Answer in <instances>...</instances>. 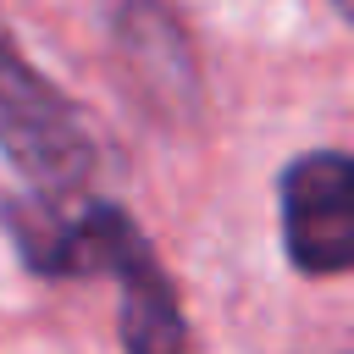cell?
I'll return each mask as SVG.
<instances>
[{
	"label": "cell",
	"mask_w": 354,
	"mask_h": 354,
	"mask_svg": "<svg viewBox=\"0 0 354 354\" xmlns=\"http://www.w3.org/2000/svg\"><path fill=\"white\" fill-rule=\"evenodd\" d=\"M55 205L61 199L44 194L0 205L22 266L33 277H111L122 288V354H188L177 282L166 277L138 221L111 199H88L72 216H61Z\"/></svg>",
	"instance_id": "obj_1"
},
{
	"label": "cell",
	"mask_w": 354,
	"mask_h": 354,
	"mask_svg": "<svg viewBox=\"0 0 354 354\" xmlns=\"http://www.w3.org/2000/svg\"><path fill=\"white\" fill-rule=\"evenodd\" d=\"M0 155L44 199H72L94 177V138L77 105L28 66V55L0 28Z\"/></svg>",
	"instance_id": "obj_2"
},
{
	"label": "cell",
	"mask_w": 354,
	"mask_h": 354,
	"mask_svg": "<svg viewBox=\"0 0 354 354\" xmlns=\"http://www.w3.org/2000/svg\"><path fill=\"white\" fill-rule=\"evenodd\" d=\"M282 243L293 271L343 277L354 266V160L310 149L282 171Z\"/></svg>",
	"instance_id": "obj_3"
},
{
	"label": "cell",
	"mask_w": 354,
	"mask_h": 354,
	"mask_svg": "<svg viewBox=\"0 0 354 354\" xmlns=\"http://www.w3.org/2000/svg\"><path fill=\"white\" fill-rule=\"evenodd\" d=\"M111 39L138 100H149L160 116L199 111V55L183 17L166 0H122L111 17Z\"/></svg>",
	"instance_id": "obj_4"
}]
</instances>
